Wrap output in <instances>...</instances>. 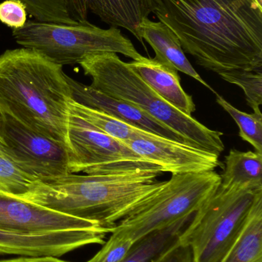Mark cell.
<instances>
[{
  "label": "cell",
  "mask_w": 262,
  "mask_h": 262,
  "mask_svg": "<svg viewBox=\"0 0 262 262\" xmlns=\"http://www.w3.org/2000/svg\"><path fill=\"white\" fill-rule=\"evenodd\" d=\"M69 111L72 113L78 115L98 130L123 143L151 133L130 125L104 112L78 104L72 99L69 101Z\"/></svg>",
  "instance_id": "20"
},
{
  "label": "cell",
  "mask_w": 262,
  "mask_h": 262,
  "mask_svg": "<svg viewBox=\"0 0 262 262\" xmlns=\"http://www.w3.org/2000/svg\"><path fill=\"white\" fill-rule=\"evenodd\" d=\"M12 35L22 47L61 66L78 64L87 55L101 52L121 54L132 61L143 57L118 28L102 29L89 21L69 25L30 20L13 29Z\"/></svg>",
  "instance_id": "5"
},
{
  "label": "cell",
  "mask_w": 262,
  "mask_h": 262,
  "mask_svg": "<svg viewBox=\"0 0 262 262\" xmlns=\"http://www.w3.org/2000/svg\"><path fill=\"white\" fill-rule=\"evenodd\" d=\"M152 13L185 53L215 73L262 71V7L255 0H153Z\"/></svg>",
  "instance_id": "1"
},
{
  "label": "cell",
  "mask_w": 262,
  "mask_h": 262,
  "mask_svg": "<svg viewBox=\"0 0 262 262\" xmlns=\"http://www.w3.org/2000/svg\"><path fill=\"white\" fill-rule=\"evenodd\" d=\"M220 183L221 177L215 171L172 174L160 189L120 220L111 233L135 243L195 213Z\"/></svg>",
  "instance_id": "6"
},
{
  "label": "cell",
  "mask_w": 262,
  "mask_h": 262,
  "mask_svg": "<svg viewBox=\"0 0 262 262\" xmlns=\"http://www.w3.org/2000/svg\"><path fill=\"white\" fill-rule=\"evenodd\" d=\"M36 181L15 164L0 144V190L19 197L26 194Z\"/></svg>",
  "instance_id": "22"
},
{
  "label": "cell",
  "mask_w": 262,
  "mask_h": 262,
  "mask_svg": "<svg viewBox=\"0 0 262 262\" xmlns=\"http://www.w3.org/2000/svg\"><path fill=\"white\" fill-rule=\"evenodd\" d=\"M216 102L236 123L239 128V137L250 143L255 151L262 154V114H248L234 107L223 97L216 94Z\"/></svg>",
  "instance_id": "21"
},
{
  "label": "cell",
  "mask_w": 262,
  "mask_h": 262,
  "mask_svg": "<svg viewBox=\"0 0 262 262\" xmlns=\"http://www.w3.org/2000/svg\"><path fill=\"white\" fill-rule=\"evenodd\" d=\"M133 244L130 239L111 233L101 250L87 262H124Z\"/></svg>",
  "instance_id": "24"
},
{
  "label": "cell",
  "mask_w": 262,
  "mask_h": 262,
  "mask_svg": "<svg viewBox=\"0 0 262 262\" xmlns=\"http://www.w3.org/2000/svg\"><path fill=\"white\" fill-rule=\"evenodd\" d=\"M72 99L63 66L25 48L0 54V115L69 146Z\"/></svg>",
  "instance_id": "2"
},
{
  "label": "cell",
  "mask_w": 262,
  "mask_h": 262,
  "mask_svg": "<svg viewBox=\"0 0 262 262\" xmlns=\"http://www.w3.org/2000/svg\"><path fill=\"white\" fill-rule=\"evenodd\" d=\"M137 155L172 174L198 173L221 166L219 156L149 133L124 143Z\"/></svg>",
  "instance_id": "10"
},
{
  "label": "cell",
  "mask_w": 262,
  "mask_h": 262,
  "mask_svg": "<svg viewBox=\"0 0 262 262\" xmlns=\"http://www.w3.org/2000/svg\"><path fill=\"white\" fill-rule=\"evenodd\" d=\"M251 188L218 189L194 213L178 242L192 262H221L241 234L257 194Z\"/></svg>",
  "instance_id": "7"
},
{
  "label": "cell",
  "mask_w": 262,
  "mask_h": 262,
  "mask_svg": "<svg viewBox=\"0 0 262 262\" xmlns=\"http://www.w3.org/2000/svg\"><path fill=\"white\" fill-rule=\"evenodd\" d=\"M152 172L69 173L37 180L18 198L113 230L117 223L166 181Z\"/></svg>",
  "instance_id": "3"
},
{
  "label": "cell",
  "mask_w": 262,
  "mask_h": 262,
  "mask_svg": "<svg viewBox=\"0 0 262 262\" xmlns=\"http://www.w3.org/2000/svg\"><path fill=\"white\" fill-rule=\"evenodd\" d=\"M71 18L78 23H87L92 12L102 21L113 27H121L140 40L138 27L149 18L153 0H66Z\"/></svg>",
  "instance_id": "14"
},
{
  "label": "cell",
  "mask_w": 262,
  "mask_h": 262,
  "mask_svg": "<svg viewBox=\"0 0 262 262\" xmlns=\"http://www.w3.org/2000/svg\"><path fill=\"white\" fill-rule=\"evenodd\" d=\"M0 144L17 166L38 181L70 173L67 145L30 130L6 115H0Z\"/></svg>",
  "instance_id": "9"
},
{
  "label": "cell",
  "mask_w": 262,
  "mask_h": 262,
  "mask_svg": "<svg viewBox=\"0 0 262 262\" xmlns=\"http://www.w3.org/2000/svg\"><path fill=\"white\" fill-rule=\"evenodd\" d=\"M78 64L92 80L91 87L135 106L176 133L187 144L218 156L224 151L223 133L211 130L166 102L117 54H92Z\"/></svg>",
  "instance_id": "4"
},
{
  "label": "cell",
  "mask_w": 262,
  "mask_h": 262,
  "mask_svg": "<svg viewBox=\"0 0 262 262\" xmlns=\"http://www.w3.org/2000/svg\"><path fill=\"white\" fill-rule=\"evenodd\" d=\"M68 142L70 173L163 172L159 166L137 155L125 143L98 130L71 112Z\"/></svg>",
  "instance_id": "8"
},
{
  "label": "cell",
  "mask_w": 262,
  "mask_h": 262,
  "mask_svg": "<svg viewBox=\"0 0 262 262\" xmlns=\"http://www.w3.org/2000/svg\"><path fill=\"white\" fill-rule=\"evenodd\" d=\"M100 227L103 226L98 223L55 212L0 190V229L2 230L42 234Z\"/></svg>",
  "instance_id": "12"
},
{
  "label": "cell",
  "mask_w": 262,
  "mask_h": 262,
  "mask_svg": "<svg viewBox=\"0 0 262 262\" xmlns=\"http://www.w3.org/2000/svg\"><path fill=\"white\" fill-rule=\"evenodd\" d=\"M193 215L166 229L152 232L134 243L124 262H154L165 250L178 241Z\"/></svg>",
  "instance_id": "19"
},
{
  "label": "cell",
  "mask_w": 262,
  "mask_h": 262,
  "mask_svg": "<svg viewBox=\"0 0 262 262\" xmlns=\"http://www.w3.org/2000/svg\"><path fill=\"white\" fill-rule=\"evenodd\" d=\"M257 3H258V6H261L262 7V0H255Z\"/></svg>",
  "instance_id": "27"
},
{
  "label": "cell",
  "mask_w": 262,
  "mask_h": 262,
  "mask_svg": "<svg viewBox=\"0 0 262 262\" xmlns=\"http://www.w3.org/2000/svg\"><path fill=\"white\" fill-rule=\"evenodd\" d=\"M138 34L141 43H143V40H146L153 49L156 59L172 66L178 72L192 77L205 87L215 92L194 69L186 57L178 37L166 25L146 18L140 23Z\"/></svg>",
  "instance_id": "16"
},
{
  "label": "cell",
  "mask_w": 262,
  "mask_h": 262,
  "mask_svg": "<svg viewBox=\"0 0 262 262\" xmlns=\"http://www.w3.org/2000/svg\"><path fill=\"white\" fill-rule=\"evenodd\" d=\"M221 262H262V192L257 194L241 234Z\"/></svg>",
  "instance_id": "18"
},
{
  "label": "cell",
  "mask_w": 262,
  "mask_h": 262,
  "mask_svg": "<svg viewBox=\"0 0 262 262\" xmlns=\"http://www.w3.org/2000/svg\"><path fill=\"white\" fill-rule=\"evenodd\" d=\"M0 262H69L59 259L58 257H19L12 259L0 260Z\"/></svg>",
  "instance_id": "26"
},
{
  "label": "cell",
  "mask_w": 262,
  "mask_h": 262,
  "mask_svg": "<svg viewBox=\"0 0 262 262\" xmlns=\"http://www.w3.org/2000/svg\"><path fill=\"white\" fill-rule=\"evenodd\" d=\"M225 81L244 91L247 104L254 112L261 113L262 71L235 70L218 74Z\"/></svg>",
  "instance_id": "23"
},
{
  "label": "cell",
  "mask_w": 262,
  "mask_h": 262,
  "mask_svg": "<svg viewBox=\"0 0 262 262\" xmlns=\"http://www.w3.org/2000/svg\"><path fill=\"white\" fill-rule=\"evenodd\" d=\"M220 187L251 188L262 190V154L232 149L225 157Z\"/></svg>",
  "instance_id": "17"
},
{
  "label": "cell",
  "mask_w": 262,
  "mask_h": 262,
  "mask_svg": "<svg viewBox=\"0 0 262 262\" xmlns=\"http://www.w3.org/2000/svg\"><path fill=\"white\" fill-rule=\"evenodd\" d=\"M110 229H74L42 234L0 229V255L60 257L89 245H103Z\"/></svg>",
  "instance_id": "11"
},
{
  "label": "cell",
  "mask_w": 262,
  "mask_h": 262,
  "mask_svg": "<svg viewBox=\"0 0 262 262\" xmlns=\"http://www.w3.org/2000/svg\"><path fill=\"white\" fill-rule=\"evenodd\" d=\"M67 80L72 90V100L75 102L104 112L116 119L143 130L153 133L156 135L162 136L170 140L186 143L176 133L155 121L152 117L135 106L123 100L117 99L110 95H106L93 89L90 85H86L78 82L68 75Z\"/></svg>",
  "instance_id": "13"
},
{
  "label": "cell",
  "mask_w": 262,
  "mask_h": 262,
  "mask_svg": "<svg viewBox=\"0 0 262 262\" xmlns=\"http://www.w3.org/2000/svg\"><path fill=\"white\" fill-rule=\"evenodd\" d=\"M127 63L146 84L166 102L189 116L195 112L196 106L192 97L182 87L178 72L173 67L155 58L144 56Z\"/></svg>",
  "instance_id": "15"
},
{
  "label": "cell",
  "mask_w": 262,
  "mask_h": 262,
  "mask_svg": "<svg viewBox=\"0 0 262 262\" xmlns=\"http://www.w3.org/2000/svg\"><path fill=\"white\" fill-rule=\"evenodd\" d=\"M27 8L20 0H4L0 3V21L13 29L23 28L27 21Z\"/></svg>",
  "instance_id": "25"
}]
</instances>
